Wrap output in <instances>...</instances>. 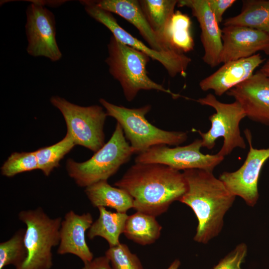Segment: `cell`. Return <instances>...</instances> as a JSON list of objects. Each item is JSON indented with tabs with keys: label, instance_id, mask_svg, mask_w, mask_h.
<instances>
[{
	"label": "cell",
	"instance_id": "obj_26",
	"mask_svg": "<svg viewBox=\"0 0 269 269\" xmlns=\"http://www.w3.org/2000/svg\"><path fill=\"white\" fill-rule=\"evenodd\" d=\"M25 229L17 231L8 240L0 243V269L11 265L15 268L25 260L27 251L24 243Z\"/></svg>",
	"mask_w": 269,
	"mask_h": 269
},
{
	"label": "cell",
	"instance_id": "obj_21",
	"mask_svg": "<svg viewBox=\"0 0 269 269\" xmlns=\"http://www.w3.org/2000/svg\"><path fill=\"white\" fill-rule=\"evenodd\" d=\"M223 25L242 26L269 34V0H244L239 14L226 18Z\"/></svg>",
	"mask_w": 269,
	"mask_h": 269
},
{
	"label": "cell",
	"instance_id": "obj_15",
	"mask_svg": "<svg viewBox=\"0 0 269 269\" xmlns=\"http://www.w3.org/2000/svg\"><path fill=\"white\" fill-rule=\"evenodd\" d=\"M177 5L190 8L199 23L204 50L203 62L212 68L219 65L223 47L222 29L209 7L208 0H180Z\"/></svg>",
	"mask_w": 269,
	"mask_h": 269
},
{
	"label": "cell",
	"instance_id": "obj_16",
	"mask_svg": "<svg viewBox=\"0 0 269 269\" xmlns=\"http://www.w3.org/2000/svg\"><path fill=\"white\" fill-rule=\"evenodd\" d=\"M265 60L260 54L257 53L246 58L223 63L217 71L201 80L199 87L203 91L213 90L216 95L221 96L249 79Z\"/></svg>",
	"mask_w": 269,
	"mask_h": 269
},
{
	"label": "cell",
	"instance_id": "obj_2",
	"mask_svg": "<svg viewBox=\"0 0 269 269\" xmlns=\"http://www.w3.org/2000/svg\"><path fill=\"white\" fill-rule=\"evenodd\" d=\"M187 189L179 201L190 207L198 220L194 240L207 244L217 236L224 218L236 197L213 172L199 169L183 170Z\"/></svg>",
	"mask_w": 269,
	"mask_h": 269
},
{
	"label": "cell",
	"instance_id": "obj_6",
	"mask_svg": "<svg viewBox=\"0 0 269 269\" xmlns=\"http://www.w3.org/2000/svg\"><path fill=\"white\" fill-rule=\"evenodd\" d=\"M18 217L26 226L24 243L27 257L15 269H51L52 250L59 244L62 219L50 218L40 207L22 210Z\"/></svg>",
	"mask_w": 269,
	"mask_h": 269
},
{
	"label": "cell",
	"instance_id": "obj_10",
	"mask_svg": "<svg viewBox=\"0 0 269 269\" xmlns=\"http://www.w3.org/2000/svg\"><path fill=\"white\" fill-rule=\"evenodd\" d=\"M201 139H196L184 146L171 148L167 145L153 146L139 153L135 163L162 164L177 170L199 169L213 172L224 157L215 154H205L200 151Z\"/></svg>",
	"mask_w": 269,
	"mask_h": 269
},
{
	"label": "cell",
	"instance_id": "obj_3",
	"mask_svg": "<svg viewBox=\"0 0 269 269\" xmlns=\"http://www.w3.org/2000/svg\"><path fill=\"white\" fill-rule=\"evenodd\" d=\"M108 51L105 62L109 73L119 82L128 101H133L141 90L163 92L174 99L182 97L148 77L146 66L150 58L145 53L122 43L113 35L108 44Z\"/></svg>",
	"mask_w": 269,
	"mask_h": 269
},
{
	"label": "cell",
	"instance_id": "obj_5",
	"mask_svg": "<svg viewBox=\"0 0 269 269\" xmlns=\"http://www.w3.org/2000/svg\"><path fill=\"white\" fill-rule=\"evenodd\" d=\"M134 153L122 128L117 123L111 137L101 148L84 162L68 159L66 169L79 186L86 188L101 181H107Z\"/></svg>",
	"mask_w": 269,
	"mask_h": 269
},
{
	"label": "cell",
	"instance_id": "obj_17",
	"mask_svg": "<svg viewBox=\"0 0 269 269\" xmlns=\"http://www.w3.org/2000/svg\"><path fill=\"white\" fill-rule=\"evenodd\" d=\"M93 223V217L89 212L82 214L72 210L67 212L61 223L57 253L74 255L84 264L91 261L94 255L87 244L86 233Z\"/></svg>",
	"mask_w": 269,
	"mask_h": 269
},
{
	"label": "cell",
	"instance_id": "obj_19",
	"mask_svg": "<svg viewBox=\"0 0 269 269\" xmlns=\"http://www.w3.org/2000/svg\"><path fill=\"white\" fill-rule=\"evenodd\" d=\"M85 194L94 207H110L117 212L127 213L133 208V197L125 190L101 181L85 188Z\"/></svg>",
	"mask_w": 269,
	"mask_h": 269
},
{
	"label": "cell",
	"instance_id": "obj_29",
	"mask_svg": "<svg viewBox=\"0 0 269 269\" xmlns=\"http://www.w3.org/2000/svg\"><path fill=\"white\" fill-rule=\"evenodd\" d=\"M248 251L247 246L242 243L222 259L213 269H241Z\"/></svg>",
	"mask_w": 269,
	"mask_h": 269
},
{
	"label": "cell",
	"instance_id": "obj_1",
	"mask_svg": "<svg viewBox=\"0 0 269 269\" xmlns=\"http://www.w3.org/2000/svg\"><path fill=\"white\" fill-rule=\"evenodd\" d=\"M114 185L133 197L136 211L156 217L179 201L187 189L183 172L153 163H135Z\"/></svg>",
	"mask_w": 269,
	"mask_h": 269
},
{
	"label": "cell",
	"instance_id": "obj_9",
	"mask_svg": "<svg viewBox=\"0 0 269 269\" xmlns=\"http://www.w3.org/2000/svg\"><path fill=\"white\" fill-rule=\"evenodd\" d=\"M80 3L90 16L108 28L116 38L159 62L170 76L174 77L178 74L186 76L187 68L191 62L189 57L175 50L161 52L153 50L122 27L112 13L98 7L93 0H80Z\"/></svg>",
	"mask_w": 269,
	"mask_h": 269
},
{
	"label": "cell",
	"instance_id": "obj_7",
	"mask_svg": "<svg viewBox=\"0 0 269 269\" xmlns=\"http://www.w3.org/2000/svg\"><path fill=\"white\" fill-rule=\"evenodd\" d=\"M203 106L212 107L216 113L210 115V129L206 133L197 131L201 137L202 146L212 149L217 138L222 137L223 144L217 154L222 157L230 154L234 148L245 149L246 144L241 135L240 123L246 117L241 104L235 101L225 103L218 100L215 95L209 93L203 98L196 100Z\"/></svg>",
	"mask_w": 269,
	"mask_h": 269
},
{
	"label": "cell",
	"instance_id": "obj_24",
	"mask_svg": "<svg viewBox=\"0 0 269 269\" xmlns=\"http://www.w3.org/2000/svg\"><path fill=\"white\" fill-rule=\"evenodd\" d=\"M191 27V21L188 15L176 11L166 30L165 39L169 47L183 53L193 50L194 41Z\"/></svg>",
	"mask_w": 269,
	"mask_h": 269
},
{
	"label": "cell",
	"instance_id": "obj_11",
	"mask_svg": "<svg viewBox=\"0 0 269 269\" xmlns=\"http://www.w3.org/2000/svg\"><path fill=\"white\" fill-rule=\"evenodd\" d=\"M30 1L26 10V51L33 57H44L52 62L58 61L62 54L56 39L55 16L41 0Z\"/></svg>",
	"mask_w": 269,
	"mask_h": 269
},
{
	"label": "cell",
	"instance_id": "obj_18",
	"mask_svg": "<svg viewBox=\"0 0 269 269\" xmlns=\"http://www.w3.org/2000/svg\"><path fill=\"white\" fill-rule=\"evenodd\" d=\"M100 8L117 14L132 23L138 30L149 47L158 51L174 50L167 47L151 28L137 0H93Z\"/></svg>",
	"mask_w": 269,
	"mask_h": 269
},
{
	"label": "cell",
	"instance_id": "obj_25",
	"mask_svg": "<svg viewBox=\"0 0 269 269\" xmlns=\"http://www.w3.org/2000/svg\"><path fill=\"white\" fill-rule=\"evenodd\" d=\"M75 145L72 136L67 132L65 137L56 143L35 151L39 169L45 176H49L55 168L59 166L60 161Z\"/></svg>",
	"mask_w": 269,
	"mask_h": 269
},
{
	"label": "cell",
	"instance_id": "obj_8",
	"mask_svg": "<svg viewBox=\"0 0 269 269\" xmlns=\"http://www.w3.org/2000/svg\"><path fill=\"white\" fill-rule=\"evenodd\" d=\"M50 101L62 114L67 132L72 136L76 145L94 152L104 145V125L108 116L102 106H81L58 96L51 97Z\"/></svg>",
	"mask_w": 269,
	"mask_h": 269
},
{
	"label": "cell",
	"instance_id": "obj_20",
	"mask_svg": "<svg viewBox=\"0 0 269 269\" xmlns=\"http://www.w3.org/2000/svg\"><path fill=\"white\" fill-rule=\"evenodd\" d=\"M98 209L99 217L89 229L87 237L90 240L101 237L107 241L109 247L119 245L120 236L123 233L129 215L127 213L113 212L103 207Z\"/></svg>",
	"mask_w": 269,
	"mask_h": 269
},
{
	"label": "cell",
	"instance_id": "obj_13",
	"mask_svg": "<svg viewBox=\"0 0 269 269\" xmlns=\"http://www.w3.org/2000/svg\"><path fill=\"white\" fill-rule=\"evenodd\" d=\"M223 47L220 64L251 57L262 51L269 55V34L242 26L222 29Z\"/></svg>",
	"mask_w": 269,
	"mask_h": 269
},
{
	"label": "cell",
	"instance_id": "obj_23",
	"mask_svg": "<svg viewBox=\"0 0 269 269\" xmlns=\"http://www.w3.org/2000/svg\"><path fill=\"white\" fill-rule=\"evenodd\" d=\"M138 0L141 10L151 28L163 43L171 49L167 44L165 33L178 0Z\"/></svg>",
	"mask_w": 269,
	"mask_h": 269
},
{
	"label": "cell",
	"instance_id": "obj_27",
	"mask_svg": "<svg viewBox=\"0 0 269 269\" xmlns=\"http://www.w3.org/2000/svg\"><path fill=\"white\" fill-rule=\"evenodd\" d=\"M36 169L39 167L35 151L13 152L0 168L1 174L8 177Z\"/></svg>",
	"mask_w": 269,
	"mask_h": 269
},
{
	"label": "cell",
	"instance_id": "obj_4",
	"mask_svg": "<svg viewBox=\"0 0 269 269\" xmlns=\"http://www.w3.org/2000/svg\"><path fill=\"white\" fill-rule=\"evenodd\" d=\"M99 102L107 116L121 125L134 153L143 152L156 145L178 146L188 138L187 132L163 130L149 122L145 115L150 111V105L131 109L112 104L103 98Z\"/></svg>",
	"mask_w": 269,
	"mask_h": 269
},
{
	"label": "cell",
	"instance_id": "obj_31",
	"mask_svg": "<svg viewBox=\"0 0 269 269\" xmlns=\"http://www.w3.org/2000/svg\"><path fill=\"white\" fill-rule=\"evenodd\" d=\"M81 269H112L110 261L105 256L94 258L91 261L84 264Z\"/></svg>",
	"mask_w": 269,
	"mask_h": 269
},
{
	"label": "cell",
	"instance_id": "obj_30",
	"mask_svg": "<svg viewBox=\"0 0 269 269\" xmlns=\"http://www.w3.org/2000/svg\"><path fill=\"white\" fill-rule=\"evenodd\" d=\"M236 1L235 0H208L209 7L219 24L223 21L224 12Z\"/></svg>",
	"mask_w": 269,
	"mask_h": 269
},
{
	"label": "cell",
	"instance_id": "obj_14",
	"mask_svg": "<svg viewBox=\"0 0 269 269\" xmlns=\"http://www.w3.org/2000/svg\"><path fill=\"white\" fill-rule=\"evenodd\" d=\"M249 119L269 126V78L259 71L228 91Z\"/></svg>",
	"mask_w": 269,
	"mask_h": 269
},
{
	"label": "cell",
	"instance_id": "obj_32",
	"mask_svg": "<svg viewBox=\"0 0 269 269\" xmlns=\"http://www.w3.org/2000/svg\"><path fill=\"white\" fill-rule=\"evenodd\" d=\"M259 71L269 78V60L263 64Z\"/></svg>",
	"mask_w": 269,
	"mask_h": 269
},
{
	"label": "cell",
	"instance_id": "obj_28",
	"mask_svg": "<svg viewBox=\"0 0 269 269\" xmlns=\"http://www.w3.org/2000/svg\"><path fill=\"white\" fill-rule=\"evenodd\" d=\"M105 256L110 261L112 269H143L138 257L123 243L109 247Z\"/></svg>",
	"mask_w": 269,
	"mask_h": 269
},
{
	"label": "cell",
	"instance_id": "obj_33",
	"mask_svg": "<svg viewBox=\"0 0 269 269\" xmlns=\"http://www.w3.org/2000/svg\"><path fill=\"white\" fill-rule=\"evenodd\" d=\"M180 266V261L178 259H175L167 269H178Z\"/></svg>",
	"mask_w": 269,
	"mask_h": 269
},
{
	"label": "cell",
	"instance_id": "obj_12",
	"mask_svg": "<svg viewBox=\"0 0 269 269\" xmlns=\"http://www.w3.org/2000/svg\"><path fill=\"white\" fill-rule=\"evenodd\" d=\"M244 133L249 145L245 161L236 171L224 172L219 178L231 193L242 198L248 206L254 207L259 200V176L264 163L269 158V148H254L251 131L247 129Z\"/></svg>",
	"mask_w": 269,
	"mask_h": 269
},
{
	"label": "cell",
	"instance_id": "obj_22",
	"mask_svg": "<svg viewBox=\"0 0 269 269\" xmlns=\"http://www.w3.org/2000/svg\"><path fill=\"white\" fill-rule=\"evenodd\" d=\"M162 228L156 217L136 211L129 215L123 234L128 239L145 246L152 244L158 239Z\"/></svg>",
	"mask_w": 269,
	"mask_h": 269
}]
</instances>
